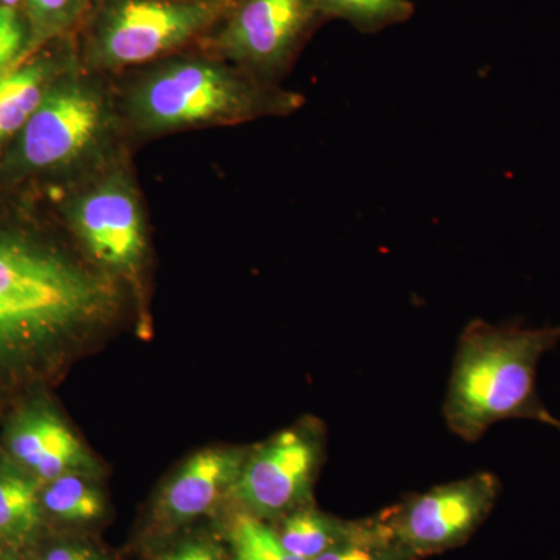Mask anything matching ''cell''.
Masks as SVG:
<instances>
[{
	"label": "cell",
	"mask_w": 560,
	"mask_h": 560,
	"mask_svg": "<svg viewBox=\"0 0 560 560\" xmlns=\"http://www.w3.org/2000/svg\"><path fill=\"white\" fill-rule=\"evenodd\" d=\"M44 560H103L97 552L83 547H60L51 550Z\"/></svg>",
	"instance_id": "obj_22"
},
{
	"label": "cell",
	"mask_w": 560,
	"mask_h": 560,
	"mask_svg": "<svg viewBox=\"0 0 560 560\" xmlns=\"http://www.w3.org/2000/svg\"><path fill=\"white\" fill-rule=\"evenodd\" d=\"M31 47V31L20 10L0 3V73Z\"/></svg>",
	"instance_id": "obj_20"
},
{
	"label": "cell",
	"mask_w": 560,
	"mask_h": 560,
	"mask_svg": "<svg viewBox=\"0 0 560 560\" xmlns=\"http://www.w3.org/2000/svg\"><path fill=\"white\" fill-rule=\"evenodd\" d=\"M301 102L300 95L254 79L220 58H178L138 81L128 97V113L139 130L164 132L289 114Z\"/></svg>",
	"instance_id": "obj_3"
},
{
	"label": "cell",
	"mask_w": 560,
	"mask_h": 560,
	"mask_svg": "<svg viewBox=\"0 0 560 560\" xmlns=\"http://www.w3.org/2000/svg\"><path fill=\"white\" fill-rule=\"evenodd\" d=\"M9 448L22 466L47 482L90 466L79 438L46 408H32L14 420L9 433Z\"/></svg>",
	"instance_id": "obj_10"
},
{
	"label": "cell",
	"mask_w": 560,
	"mask_h": 560,
	"mask_svg": "<svg viewBox=\"0 0 560 560\" xmlns=\"http://www.w3.org/2000/svg\"><path fill=\"white\" fill-rule=\"evenodd\" d=\"M0 560H18V559L10 558V556H3V558H0Z\"/></svg>",
	"instance_id": "obj_25"
},
{
	"label": "cell",
	"mask_w": 560,
	"mask_h": 560,
	"mask_svg": "<svg viewBox=\"0 0 560 560\" xmlns=\"http://www.w3.org/2000/svg\"><path fill=\"white\" fill-rule=\"evenodd\" d=\"M500 481L489 471L411 497L383 514L396 539L419 559L464 544L499 499Z\"/></svg>",
	"instance_id": "obj_6"
},
{
	"label": "cell",
	"mask_w": 560,
	"mask_h": 560,
	"mask_svg": "<svg viewBox=\"0 0 560 560\" xmlns=\"http://www.w3.org/2000/svg\"><path fill=\"white\" fill-rule=\"evenodd\" d=\"M246 456L237 448L197 453L162 493V517L171 523H184L208 512L223 490H231Z\"/></svg>",
	"instance_id": "obj_11"
},
{
	"label": "cell",
	"mask_w": 560,
	"mask_h": 560,
	"mask_svg": "<svg viewBox=\"0 0 560 560\" xmlns=\"http://www.w3.org/2000/svg\"><path fill=\"white\" fill-rule=\"evenodd\" d=\"M223 13L202 0H95L84 60L97 69L158 60L205 36Z\"/></svg>",
	"instance_id": "obj_4"
},
{
	"label": "cell",
	"mask_w": 560,
	"mask_h": 560,
	"mask_svg": "<svg viewBox=\"0 0 560 560\" xmlns=\"http://www.w3.org/2000/svg\"><path fill=\"white\" fill-rule=\"evenodd\" d=\"M162 560H221L219 551L202 541H191L178 550L165 556Z\"/></svg>",
	"instance_id": "obj_21"
},
{
	"label": "cell",
	"mask_w": 560,
	"mask_h": 560,
	"mask_svg": "<svg viewBox=\"0 0 560 560\" xmlns=\"http://www.w3.org/2000/svg\"><path fill=\"white\" fill-rule=\"evenodd\" d=\"M324 21L316 0H237L206 44L220 60L272 84Z\"/></svg>",
	"instance_id": "obj_5"
},
{
	"label": "cell",
	"mask_w": 560,
	"mask_h": 560,
	"mask_svg": "<svg viewBox=\"0 0 560 560\" xmlns=\"http://www.w3.org/2000/svg\"><path fill=\"white\" fill-rule=\"evenodd\" d=\"M0 3H2V5L11 7V9L20 10V7L22 3H24V0H0Z\"/></svg>",
	"instance_id": "obj_24"
},
{
	"label": "cell",
	"mask_w": 560,
	"mask_h": 560,
	"mask_svg": "<svg viewBox=\"0 0 560 560\" xmlns=\"http://www.w3.org/2000/svg\"><path fill=\"white\" fill-rule=\"evenodd\" d=\"M202 2H208L210 5L217 7V9L226 11L230 7L234 5L237 0H202Z\"/></svg>",
	"instance_id": "obj_23"
},
{
	"label": "cell",
	"mask_w": 560,
	"mask_h": 560,
	"mask_svg": "<svg viewBox=\"0 0 560 560\" xmlns=\"http://www.w3.org/2000/svg\"><path fill=\"white\" fill-rule=\"evenodd\" d=\"M315 560H419L394 536L385 517L353 522L348 537Z\"/></svg>",
	"instance_id": "obj_15"
},
{
	"label": "cell",
	"mask_w": 560,
	"mask_h": 560,
	"mask_svg": "<svg viewBox=\"0 0 560 560\" xmlns=\"http://www.w3.org/2000/svg\"><path fill=\"white\" fill-rule=\"evenodd\" d=\"M110 302L105 280L55 250L0 235V370L46 355Z\"/></svg>",
	"instance_id": "obj_1"
},
{
	"label": "cell",
	"mask_w": 560,
	"mask_h": 560,
	"mask_svg": "<svg viewBox=\"0 0 560 560\" xmlns=\"http://www.w3.org/2000/svg\"><path fill=\"white\" fill-rule=\"evenodd\" d=\"M43 501L32 478L0 469V539L24 544L39 529Z\"/></svg>",
	"instance_id": "obj_14"
},
{
	"label": "cell",
	"mask_w": 560,
	"mask_h": 560,
	"mask_svg": "<svg viewBox=\"0 0 560 560\" xmlns=\"http://www.w3.org/2000/svg\"><path fill=\"white\" fill-rule=\"evenodd\" d=\"M43 506L69 522H91L105 511L102 493L75 471L49 481L40 497Z\"/></svg>",
	"instance_id": "obj_17"
},
{
	"label": "cell",
	"mask_w": 560,
	"mask_h": 560,
	"mask_svg": "<svg viewBox=\"0 0 560 560\" xmlns=\"http://www.w3.org/2000/svg\"><path fill=\"white\" fill-rule=\"evenodd\" d=\"M73 230L92 257L120 275H135L145 253V223L131 180L116 173L75 198Z\"/></svg>",
	"instance_id": "obj_8"
},
{
	"label": "cell",
	"mask_w": 560,
	"mask_h": 560,
	"mask_svg": "<svg viewBox=\"0 0 560 560\" xmlns=\"http://www.w3.org/2000/svg\"><path fill=\"white\" fill-rule=\"evenodd\" d=\"M231 545L234 560H304L287 551L276 530L248 511L234 518Z\"/></svg>",
	"instance_id": "obj_19"
},
{
	"label": "cell",
	"mask_w": 560,
	"mask_h": 560,
	"mask_svg": "<svg viewBox=\"0 0 560 560\" xmlns=\"http://www.w3.org/2000/svg\"><path fill=\"white\" fill-rule=\"evenodd\" d=\"M50 66L32 62L0 73V147L22 131L46 97Z\"/></svg>",
	"instance_id": "obj_12"
},
{
	"label": "cell",
	"mask_w": 560,
	"mask_h": 560,
	"mask_svg": "<svg viewBox=\"0 0 560 560\" xmlns=\"http://www.w3.org/2000/svg\"><path fill=\"white\" fill-rule=\"evenodd\" d=\"M556 429H558L560 431V420H558V422H556Z\"/></svg>",
	"instance_id": "obj_26"
},
{
	"label": "cell",
	"mask_w": 560,
	"mask_h": 560,
	"mask_svg": "<svg viewBox=\"0 0 560 560\" xmlns=\"http://www.w3.org/2000/svg\"><path fill=\"white\" fill-rule=\"evenodd\" d=\"M352 528L353 522L340 521L305 504L283 515L282 526L276 534L291 555L315 560L345 540Z\"/></svg>",
	"instance_id": "obj_13"
},
{
	"label": "cell",
	"mask_w": 560,
	"mask_h": 560,
	"mask_svg": "<svg viewBox=\"0 0 560 560\" xmlns=\"http://www.w3.org/2000/svg\"><path fill=\"white\" fill-rule=\"evenodd\" d=\"M320 459L323 433L315 423L280 431L246 456L231 495L259 518L290 514L311 501Z\"/></svg>",
	"instance_id": "obj_7"
},
{
	"label": "cell",
	"mask_w": 560,
	"mask_h": 560,
	"mask_svg": "<svg viewBox=\"0 0 560 560\" xmlns=\"http://www.w3.org/2000/svg\"><path fill=\"white\" fill-rule=\"evenodd\" d=\"M326 20L349 22L357 31L377 33L410 20L411 0H316Z\"/></svg>",
	"instance_id": "obj_16"
},
{
	"label": "cell",
	"mask_w": 560,
	"mask_h": 560,
	"mask_svg": "<svg viewBox=\"0 0 560 560\" xmlns=\"http://www.w3.org/2000/svg\"><path fill=\"white\" fill-rule=\"evenodd\" d=\"M560 341L558 327H525L475 319L460 334L453 360L444 416L460 440H480L500 420L558 419L537 394V366Z\"/></svg>",
	"instance_id": "obj_2"
},
{
	"label": "cell",
	"mask_w": 560,
	"mask_h": 560,
	"mask_svg": "<svg viewBox=\"0 0 560 560\" xmlns=\"http://www.w3.org/2000/svg\"><path fill=\"white\" fill-rule=\"evenodd\" d=\"M103 124L101 97L86 84L51 88L20 132L18 161L35 171L68 164L90 149Z\"/></svg>",
	"instance_id": "obj_9"
},
{
	"label": "cell",
	"mask_w": 560,
	"mask_h": 560,
	"mask_svg": "<svg viewBox=\"0 0 560 560\" xmlns=\"http://www.w3.org/2000/svg\"><path fill=\"white\" fill-rule=\"evenodd\" d=\"M95 0H24L31 47L46 43L86 22Z\"/></svg>",
	"instance_id": "obj_18"
}]
</instances>
